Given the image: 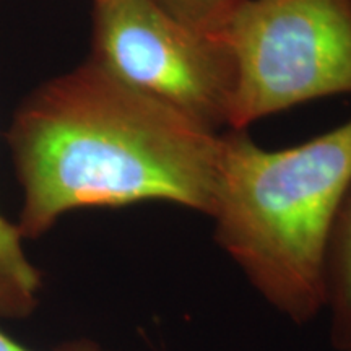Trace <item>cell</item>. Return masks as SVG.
Segmentation results:
<instances>
[{
  "label": "cell",
  "instance_id": "6da1fadb",
  "mask_svg": "<svg viewBox=\"0 0 351 351\" xmlns=\"http://www.w3.org/2000/svg\"><path fill=\"white\" fill-rule=\"evenodd\" d=\"M23 239L82 208L168 202L210 217L221 134L88 59L26 98L8 129Z\"/></svg>",
  "mask_w": 351,
  "mask_h": 351
},
{
  "label": "cell",
  "instance_id": "277c9868",
  "mask_svg": "<svg viewBox=\"0 0 351 351\" xmlns=\"http://www.w3.org/2000/svg\"><path fill=\"white\" fill-rule=\"evenodd\" d=\"M90 59L199 124L230 129L236 72L226 43L176 20L155 0H93Z\"/></svg>",
  "mask_w": 351,
  "mask_h": 351
},
{
  "label": "cell",
  "instance_id": "8992f818",
  "mask_svg": "<svg viewBox=\"0 0 351 351\" xmlns=\"http://www.w3.org/2000/svg\"><path fill=\"white\" fill-rule=\"evenodd\" d=\"M23 236L0 213V317L25 319L36 309L41 274L23 249Z\"/></svg>",
  "mask_w": 351,
  "mask_h": 351
},
{
  "label": "cell",
  "instance_id": "52a82bcc",
  "mask_svg": "<svg viewBox=\"0 0 351 351\" xmlns=\"http://www.w3.org/2000/svg\"><path fill=\"white\" fill-rule=\"evenodd\" d=\"M176 20L199 32L221 36L223 29L243 0H155Z\"/></svg>",
  "mask_w": 351,
  "mask_h": 351
},
{
  "label": "cell",
  "instance_id": "30bf717a",
  "mask_svg": "<svg viewBox=\"0 0 351 351\" xmlns=\"http://www.w3.org/2000/svg\"><path fill=\"white\" fill-rule=\"evenodd\" d=\"M346 351H351V346H350V348H348V350H346Z\"/></svg>",
  "mask_w": 351,
  "mask_h": 351
},
{
  "label": "cell",
  "instance_id": "5b68a950",
  "mask_svg": "<svg viewBox=\"0 0 351 351\" xmlns=\"http://www.w3.org/2000/svg\"><path fill=\"white\" fill-rule=\"evenodd\" d=\"M324 311L330 315L332 345L339 351H346L351 346V182L327 241Z\"/></svg>",
  "mask_w": 351,
  "mask_h": 351
},
{
  "label": "cell",
  "instance_id": "7a4b0ae2",
  "mask_svg": "<svg viewBox=\"0 0 351 351\" xmlns=\"http://www.w3.org/2000/svg\"><path fill=\"white\" fill-rule=\"evenodd\" d=\"M351 182V117L291 148L221 134L215 241L267 304L298 326L324 311L328 234Z\"/></svg>",
  "mask_w": 351,
  "mask_h": 351
},
{
  "label": "cell",
  "instance_id": "ba28073f",
  "mask_svg": "<svg viewBox=\"0 0 351 351\" xmlns=\"http://www.w3.org/2000/svg\"><path fill=\"white\" fill-rule=\"evenodd\" d=\"M20 346L12 337H8L5 332L0 330V351H19Z\"/></svg>",
  "mask_w": 351,
  "mask_h": 351
},
{
  "label": "cell",
  "instance_id": "3957f363",
  "mask_svg": "<svg viewBox=\"0 0 351 351\" xmlns=\"http://www.w3.org/2000/svg\"><path fill=\"white\" fill-rule=\"evenodd\" d=\"M221 38L236 72L230 130L351 95V0H243Z\"/></svg>",
  "mask_w": 351,
  "mask_h": 351
},
{
  "label": "cell",
  "instance_id": "9c48e42d",
  "mask_svg": "<svg viewBox=\"0 0 351 351\" xmlns=\"http://www.w3.org/2000/svg\"><path fill=\"white\" fill-rule=\"evenodd\" d=\"M19 351H29V350H25L23 346H20ZM65 351H99V350H95L93 346H83V345H75V346H69Z\"/></svg>",
  "mask_w": 351,
  "mask_h": 351
}]
</instances>
